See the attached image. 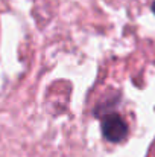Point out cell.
<instances>
[{
    "mask_svg": "<svg viewBox=\"0 0 155 157\" xmlns=\"http://www.w3.org/2000/svg\"><path fill=\"white\" fill-rule=\"evenodd\" d=\"M102 134L108 142L119 144L128 136V125L117 113H106L102 117Z\"/></svg>",
    "mask_w": 155,
    "mask_h": 157,
    "instance_id": "1",
    "label": "cell"
},
{
    "mask_svg": "<svg viewBox=\"0 0 155 157\" xmlns=\"http://www.w3.org/2000/svg\"><path fill=\"white\" fill-rule=\"evenodd\" d=\"M151 8H152V12H154V14H155V0H154V2H152V6H151Z\"/></svg>",
    "mask_w": 155,
    "mask_h": 157,
    "instance_id": "2",
    "label": "cell"
}]
</instances>
